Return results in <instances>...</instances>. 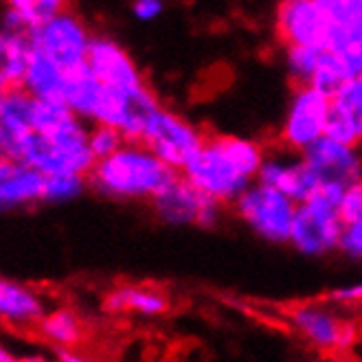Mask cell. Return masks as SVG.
<instances>
[{"instance_id": "6", "label": "cell", "mask_w": 362, "mask_h": 362, "mask_svg": "<svg viewBox=\"0 0 362 362\" xmlns=\"http://www.w3.org/2000/svg\"><path fill=\"white\" fill-rule=\"evenodd\" d=\"M235 216L268 244H290L296 209L290 198L262 182H252L233 204Z\"/></svg>"}, {"instance_id": "11", "label": "cell", "mask_w": 362, "mask_h": 362, "mask_svg": "<svg viewBox=\"0 0 362 362\" xmlns=\"http://www.w3.org/2000/svg\"><path fill=\"white\" fill-rule=\"evenodd\" d=\"M86 69L103 83L105 88L121 95H136L147 88L145 77L134 57L110 35L95 33L88 51Z\"/></svg>"}, {"instance_id": "1", "label": "cell", "mask_w": 362, "mask_h": 362, "mask_svg": "<svg viewBox=\"0 0 362 362\" xmlns=\"http://www.w3.org/2000/svg\"><path fill=\"white\" fill-rule=\"evenodd\" d=\"M88 132L90 125L75 117L64 101H35L33 132L25 141L20 163L45 178L57 174L88 178L97 163L88 147Z\"/></svg>"}, {"instance_id": "31", "label": "cell", "mask_w": 362, "mask_h": 362, "mask_svg": "<svg viewBox=\"0 0 362 362\" xmlns=\"http://www.w3.org/2000/svg\"><path fill=\"white\" fill-rule=\"evenodd\" d=\"M222 218H224V206L218 204V202H213V200H206L204 206H202V211H200V218H198V224L196 226L198 228H204V230L216 228L222 222Z\"/></svg>"}, {"instance_id": "23", "label": "cell", "mask_w": 362, "mask_h": 362, "mask_svg": "<svg viewBox=\"0 0 362 362\" xmlns=\"http://www.w3.org/2000/svg\"><path fill=\"white\" fill-rule=\"evenodd\" d=\"M31 53V37L0 27V93L23 88Z\"/></svg>"}, {"instance_id": "12", "label": "cell", "mask_w": 362, "mask_h": 362, "mask_svg": "<svg viewBox=\"0 0 362 362\" xmlns=\"http://www.w3.org/2000/svg\"><path fill=\"white\" fill-rule=\"evenodd\" d=\"M305 165L312 169L318 185H334L347 189L349 185L362 180V150L343 145L323 136L303 154Z\"/></svg>"}, {"instance_id": "33", "label": "cell", "mask_w": 362, "mask_h": 362, "mask_svg": "<svg viewBox=\"0 0 362 362\" xmlns=\"http://www.w3.org/2000/svg\"><path fill=\"white\" fill-rule=\"evenodd\" d=\"M55 362H95L93 358H88L86 354H81V351H59Z\"/></svg>"}, {"instance_id": "30", "label": "cell", "mask_w": 362, "mask_h": 362, "mask_svg": "<svg viewBox=\"0 0 362 362\" xmlns=\"http://www.w3.org/2000/svg\"><path fill=\"white\" fill-rule=\"evenodd\" d=\"M165 13V3L160 0H136L132 3V16L141 23H152Z\"/></svg>"}, {"instance_id": "15", "label": "cell", "mask_w": 362, "mask_h": 362, "mask_svg": "<svg viewBox=\"0 0 362 362\" xmlns=\"http://www.w3.org/2000/svg\"><path fill=\"white\" fill-rule=\"evenodd\" d=\"M33 105L23 88L0 95V160H20L25 141L33 132Z\"/></svg>"}, {"instance_id": "22", "label": "cell", "mask_w": 362, "mask_h": 362, "mask_svg": "<svg viewBox=\"0 0 362 362\" xmlns=\"http://www.w3.org/2000/svg\"><path fill=\"white\" fill-rule=\"evenodd\" d=\"M69 73H64L49 57L33 51L23 79V90L35 101H64L69 86Z\"/></svg>"}, {"instance_id": "24", "label": "cell", "mask_w": 362, "mask_h": 362, "mask_svg": "<svg viewBox=\"0 0 362 362\" xmlns=\"http://www.w3.org/2000/svg\"><path fill=\"white\" fill-rule=\"evenodd\" d=\"M347 81H351V75L345 66V62L332 51H323L310 86L321 95H325L327 99H332Z\"/></svg>"}, {"instance_id": "17", "label": "cell", "mask_w": 362, "mask_h": 362, "mask_svg": "<svg viewBox=\"0 0 362 362\" xmlns=\"http://www.w3.org/2000/svg\"><path fill=\"white\" fill-rule=\"evenodd\" d=\"M325 136L343 145L362 147V77L347 81L329 99Z\"/></svg>"}, {"instance_id": "26", "label": "cell", "mask_w": 362, "mask_h": 362, "mask_svg": "<svg viewBox=\"0 0 362 362\" xmlns=\"http://www.w3.org/2000/svg\"><path fill=\"white\" fill-rule=\"evenodd\" d=\"M323 51L316 49H305V47H286L284 49V62L288 75L292 77L294 86H310L314 77V71L318 66Z\"/></svg>"}, {"instance_id": "25", "label": "cell", "mask_w": 362, "mask_h": 362, "mask_svg": "<svg viewBox=\"0 0 362 362\" xmlns=\"http://www.w3.org/2000/svg\"><path fill=\"white\" fill-rule=\"evenodd\" d=\"M86 189H88L86 176H73V174L47 176L45 178V191H42V202L66 204V202L77 200Z\"/></svg>"}, {"instance_id": "14", "label": "cell", "mask_w": 362, "mask_h": 362, "mask_svg": "<svg viewBox=\"0 0 362 362\" xmlns=\"http://www.w3.org/2000/svg\"><path fill=\"white\" fill-rule=\"evenodd\" d=\"M255 182L276 189L279 194L290 198L294 204H303L312 198L318 189V180L312 169L305 165L301 154H292L288 150L268 152L266 160L259 169V176Z\"/></svg>"}, {"instance_id": "7", "label": "cell", "mask_w": 362, "mask_h": 362, "mask_svg": "<svg viewBox=\"0 0 362 362\" xmlns=\"http://www.w3.org/2000/svg\"><path fill=\"white\" fill-rule=\"evenodd\" d=\"M95 33L88 23L75 9L66 7L57 13L51 23H47L40 31L31 35L33 51L49 57L64 73H77L86 69L88 51Z\"/></svg>"}, {"instance_id": "28", "label": "cell", "mask_w": 362, "mask_h": 362, "mask_svg": "<svg viewBox=\"0 0 362 362\" xmlns=\"http://www.w3.org/2000/svg\"><path fill=\"white\" fill-rule=\"evenodd\" d=\"M338 218L343 222V226L362 220V180L345 189L343 200H340V206H338Z\"/></svg>"}, {"instance_id": "18", "label": "cell", "mask_w": 362, "mask_h": 362, "mask_svg": "<svg viewBox=\"0 0 362 362\" xmlns=\"http://www.w3.org/2000/svg\"><path fill=\"white\" fill-rule=\"evenodd\" d=\"M204 202L206 198L200 196L182 176H178L172 185H167L150 204L158 222L182 228V226L198 224Z\"/></svg>"}, {"instance_id": "29", "label": "cell", "mask_w": 362, "mask_h": 362, "mask_svg": "<svg viewBox=\"0 0 362 362\" xmlns=\"http://www.w3.org/2000/svg\"><path fill=\"white\" fill-rule=\"evenodd\" d=\"M338 252L351 262H362V220L343 226V235L338 242Z\"/></svg>"}, {"instance_id": "21", "label": "cell", "mask_w": 362, "mask_h": 362, "mask_svg": "<svg viewBox=\"0 0 362 362\" xmlns=\"http://www.w3.org/2000/svg\"><path fill=\"white\" fill-rule=\"evenodd\" d=\"M66 7L69 3H64V0H9L3 7L0 27L31 37Z\"/></svg>"}, {"instance_id": "5", "label": "cell", "mask_w": 362, "mask_h": 362, "mask_svg": "<svg viewBox=\"0 0 362 362\" xmlns=\"http://www.w3.org/2000/svg\"><path fill=\"white\" fill-rule=\"evenodd\" d=\"M209 134L176 110L160 108L147 121L141 143L169 169L182 174L185 167L198 156Z\"/></svg>"}, {"instance_id": "16", "label": "cell", "mask_w": 362, "mask_h": 362, "mask_svg": "<svg viewBox=\"0 0 362 362\" xmlns=\"http://www.w3.org/2000/svg\"><path fill=\"white\" fill-rule=\"evenodd\" d=\"M45 176L20 160H0V216L42 202Z\"/></svg>"}, {"instance_id": "8", "label": "cell", "mask_w": 362, "mask_h": 362, "mask_svg": "<svg viewBox=\"0 0 362 362\" xmlns=\"http://www.w3.org/2000/svg\"><path fill=\"white\" fill-rule=\"evenodd\" d=\"M290 325L323 356H338L356 345L358 327L327 301H310L290 310Z\"/></svg>"}, {"instance_id": "19", "label": "cell", "mask_w": 362, "mask_h": 362, "mask_svg": "<svg viewBox=\"0 0 362 362\" xmlns=\"http://www.w3.org/2000/svg\"><path fill=\"white\" fill-rule=\"evenodd\" d=\"M108 314H134L141 318H156L169 312V296L154 288L141 284H119L108 290L101 301Z\"/></svg>"}, {"instance_id": "20", "label": "cell", "mask_w": 362, "mask_h": 362, "mask_svg": "<svg viewBox=\"0 0 362 362\" xmlns=\"http://www.w3.org/2000/svg\"><path fill=\"white\" fill-rule=\"evenodd\" d=\"M35 334L49 347L57 349V354L75 351L86 336V323L71 305H51L45 318L40 321Z\"/></svg>"}, {"instance_id": "2", "label": "cell", "mask_w": 362, "mask_h": 362, "mask_svg": "<svg viewBox=\"0 0 362 362\" xmlns=\"http://www.w3.org/2000/svg\"><path fill=\"white\" fill-rule=\"evenodd\" d=\"M266 154L264 145L252 139L213 134L180 176L206 200L222 206L235 204L244 191L257 180Z\"/></svg>"}, {"instance_id": "4", "label": "cell", "mask_w": 362, "mask_h": 362, "mask_svg": "<svg viewBox=\"0 0 362 362\" xmlns=\"http://www.w3.org/2000/svg\"><path fill=\"white\" fill-rule=\"evenodd\" d=\"M345 189L334 185H318L312 198L296 209L292 224L290 246L305 257H325L338 250L343 222L338 218V206Z\"/></svg>"}, {"instance_id": "13", "label": "cell", "mask_w": 362, "mask_h": 362, "mask_svg": "<svg viewBox=\"0 0 362 362\" xmlns=\"http://www.w3.org/2000/svg\"><path fill=\"white\" fill-rule=\"evenodd\" d=\"M49 299L40 288L0 272V325L13 332H35L49 312Z\"/></svg>"}, {"instance_id": "10", "label": "cell", "mask_w": 362, "mask_h": 362, "mask_svg": "<svg viewBox=\"0 0 362 362\" xmlns=\"http://www.w3.org/2000/svg\"><path fill=\"white\" fill-rule=\"evenodd\" d=\"M329 99L312 86H294L281 121V150L303 154L327 132Z\"/></svg>"}, {"instance_id": "32", "label": "cell", "mask_w": 362, "mask_h": 362, "mask_svg": "<svg viewBox=\"0 0 362 362\" xmlns=\"http://www.w3.org/2000/svg\"><path fill=\"white\" fill-rule=\"evenodd\" d=\"M329 301L332 303H340V305H347V303H362V284H354V286H345V288H336L329 294Z\"/></svg>"}, {"instance_id": "27", "label": "cell", "mask_w": 362, "mask_h": 362, "mask_svg": "<svg viewBox=\"0 0 362 362\" xmlns=\"http://www.w3.org/2000/svg\"><path fill=\"white\" fill-rule=\"evenodd\" d=\"M127 141L123 139V134L117 130V127L110 125H90V132H88V147L95 156V160H103L112 156L115 152H119L121 147Z\"/></svg>"}, {"instance_id": "34", "label": "cell", "mask_w": 362, "mask_h": 362, "mask_svg": "<svg viewBox=\"0 0 362 362\" xmlns=\"http://www.w3.org/2000/svg\"><path fill=\"white\" fill-rule=\"evenodd\" d=\"M0 362H20V356L5 343V340H0Z\"/></svg>"}, {"instance_id": "35", "label": "cell", "mask_w": 362, "mask_h": 362, "mask_svg": "<svg viewBox=\"0 0 362 362\" xmlns=\"http://www.w3.org/2000/svg\"><path fill=\"white\" fill-rule=\"evenodd\" d=\"M316 362H345L340 356H321Z\"/></svg>"}, {"instance_id": "3", "label": "cell", "mask_w": 362, "mask_h": 362, "mask_svg": "<svg viewBox=\"0 0 362 362\" xmlns=\"http://www.w3.org/2000/svg\"><path fill=\"white\" fill-rule=\"evenodd\" d=\"M178 176L143 143H125L112 156L95 163L88 187L105 200L152 202Z\"/></svg>"}, {"instance_id": "9", "label": "cell", "mask_w": 362, "mask_h": 362, "mask_svg": "<svg viewBox=\"0 0 362 362\" xmlns=\"http://www.w3.org/2000/svg\"><path fill=\"white\" fill-rule=\"evenodd\" d=\"M336 27L327 0H284L274 11V33L286 47L327 51Z\"/></svg>"}]
</instances>
